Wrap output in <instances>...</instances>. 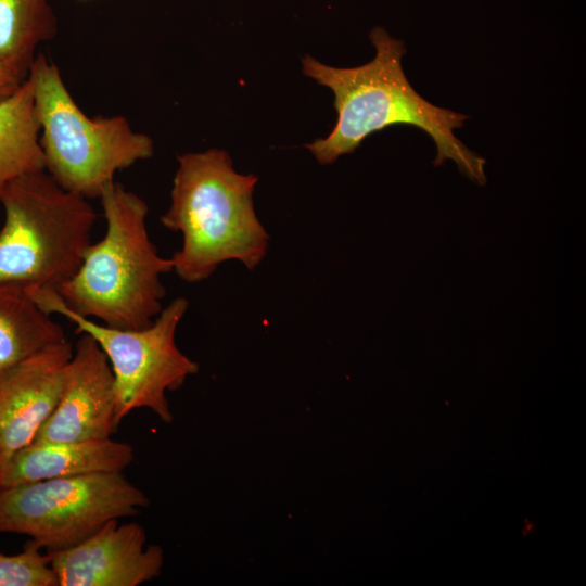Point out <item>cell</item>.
Returning <instances> with one entry per match:
<instances>
[{"instance_id":"obj_13","label":"cell","mask_w":586,"mask_h":586,"mask_svg":"<svg viewBox=\"0 0 586 586\" xmlns=\"http://www.w3.org/2000/svg\"><path fill=\"white\" fill-rule=\"evenodd\" d=\"M44 170L40 124L33 85L27 76L0 101V192L12 180Z\"/></svg>"},{"instance_id":"obj_3","label":"cell","mask_w":586,"mask_h":586,"mask_svg":"<svg viewBox=\"0 0 586 586\" xmlns=\"http://www.w3.org/2000/svg\"><path fill=\"white\" fill-rule=\"evenodd\" d=\"M106 229L90 243L75 275L56 292L74 313L119 329L149 327L165 289L161 276L174 268L158 255L146 229L148 204L116 180L100 195Z\"/></svg>"},{"instance_id":"obj_6","label":"cell","mask_w":586,"mask_h":586,"mask_svg":"<svg viewBox=\"0 0 586 586\" xmlns=\"http://www.w3.org/2000/svg\"><path fill=\"white\" fill-rule=\"evenodd\" d=\"M25 290L44 313L64 317L75 326L76 334L90 335L104 352L114 375L118 425L140 408L150 409L163 422L173 421L166 392L178 390L199 371V364L184 355L175 340L189 305L186 298H175L146 328L119 329L74 313L54 289Z\"/></svg>"},{"instance_id":"obj_5","label":"cell","mask_w":586,"mask_h":586,"mask_svg":"<svg viewBox=\"0 0 586 586\" xmlns=\"http://www.w3.org/2000/svg\"><path fill=\"white\" fill-rule=\"evenodd\" d=\"M28 78L40 124L44 170L65 190L99 199L115 174L154 153L153 140L122 115L90 117L68 91L59 67L35 56Z\"/></svg>"},{"instance_id":"obj_11","label":"cell","mask_w":586,"mask_h":586,"mask_svg":"<svg viewBox=\"0 0 586 586\" xmlns=\"http://www.w3.org/2000/svg\"><path fill=\"white\" fill-rule=\"evenodd\" d=\"M135 460L126 442L111 438L76 443H30L0 467V488L99 472H123Z\"/></svg>"},{"instance_id":"obj_2","label":"cell","mask_w":586,"mask_h":586,"mask_svg":"<svg viewBox=\"0 0 586 586\" xmlns=\"http://www.w3.org/2000/svg\"><path fill=\"white\" fill-rule=\"evenodd\" d=\"M257 180L237 173L222 150L178 156L170 205L161 222L182 234V246L171 257L181 280L201 282L231 259L251 270L260 264L269 235L254 209Z\"/></svg>"},{"instance_id":"obj_15","label":"cell","mask_w":586,"mask_h":586,"mask_svg":"<svg viewBox=\"0 0 586 586\" xmlns=\"http://www.w3.org/2000/svg\"><path fill=\"white\" fill-rule=\"evenodd\" d=\"M0 586H59L50 555L30 540L18 553H0Z\"/></svg>"},{"instance_id":"obj_16","label":"cell","mask_w":586,"mask_h":586,"mask_svg":"<svg viewBox=\"0 0 586 586\" xmlns=\"http://www.w3.org/2000/svg\"><path fill=\"white\" fill-rule=\"evenodd\" d=\"M29 68L10 61H0V101L13 93L27 78Z\"/></svg>"},{"instance_id":"obj_4","label":"cell","mask_w":586,"mask_h":586,"mask_svg":"<svg viewBox=\"0 0 586 586\" xmlns=\"http://www.w3.org/2000/svg\"><path fill=\"white\" fill-rule=\"evenodd\" d=\"M0 284L56 290L78 270L97 212L46 170L21 176L0 192Z\"/></svg>"},{"instance_id":"obj_9","label":"cell","mask_w":586,"mask_h":586,"mask_svg":"<svg viewBox=\"0 0 586 586\" xmlns=\"http://www.w3.org/2000/svg\"><path fill=\"white\" fill-rule=\"evenodd\" d=\"M59 586H138L157 577L164 564L158 545H146L137 522L111 520L85 540L48 552Z\"/></svg>"},{"instance_id":"obj_1","label":"cell","mask_w":586,"mask_h":586,"mask_svg":"<svg viewBox=\"0 0 586 586\" xmlns=\"http://www.w3.org/2000/svg\"><path fill=\"white\" fill-rule=\"evenodd\" d=\"M373 59L356 67H333L310 55L302 59L303 72L334 93L337 120L332 131L305 146L321 164H331L354 152L375 131L409 125L425 131L437 150L434 165L454 161L461 174L476 184L486 183L485 160L466 146L454 133L468 115L436 106L422 98L408 81L402 66L406 49L402 40L383 28L370 33Z\"/></svg>"},{"instance_id":"obj_14","label":"cell","mask_w":586,"mask_h":586,"mask_svg":"<svg viewBox=\"0 0 586 586\" xmlns=\"http://www.w3.org/2000/svg\"><path fill=\"white\" fill-rule=\"evenodd\" d=\"M56 31L51 0H0V61L29 68L37 48Z\"/></svg>"},{"instance_id":"obj_7","label":"cell","mask_w":586,"mask_h":586,"mask_svg":"<svg viewBox=\"0 0 586 586\" xmlns=\"http://www.w3.org/2000/svg\"><path fill=\"white\" fill-rule=\"evenodd\" d=\"M123 472H99L0 488V533L28 536L47 552L85 540L105 523L148 507Z\"/></svg>"},{"instance_id":"obj_8","label":"cell","mask_w":586,"mask_h":586,"mask_svg":"<svg viewBox=\"0 0 586 586\" xmlns=\"http://www.w3.org/2000/svg\"><path fill=\"white\" fill-rule=\"evenodd\" d=\"M66 365L59 402L31 443L111 438L117 429L114 375L93 337L78 334Z\"/></svg>"},{"instance_id":"obj_10","label":"cell","mask_w":586,"mask_h":586,"mask_svg":"<svg viewBox=\"0 0 586 586\" xmlns=\"http://www.w3.org/2000/svg\"><path fill=\"white\" fill-rule=\"evenodd\" d=\"M73 345L62 342L0 373V467L30 444L53 412Z\"/></svg>"},{"instance_id":"obj_12","label":"cell","mask_w":586,"mask_h":586,"mask_svg":"<svg viewBox=\"0 0 586 586\" xmlns=\"http://www.w3.org/2000/svg\"><path fill=\"white\" fill-rule=\"evenodd\" d=\"M65 341L62 327L30 298L25 288L0 284V373Z\"/></svg>"}]
</instances>
